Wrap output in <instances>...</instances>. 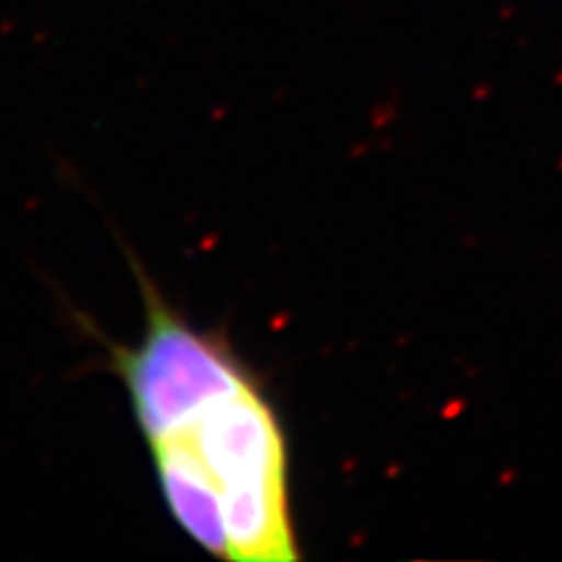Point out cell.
<instances>
[{
    "mask_svg": "<svg viewBox=\"0 0 562 562\" xmlns=\"http://www.w3.org/2000/svg\"><path fill=\"white\" fill-rule=\"evenodd\" d=\"M144 334L110 347L172 521L201 550L232 562L300 558L290 442L248 364L203 331L140 271Z\"/></svg>",
    "mask_w": 562,
    "mask_h": 562,
    "instance_id": "obj_1",
    "label": "cell"
}]
</instances>
